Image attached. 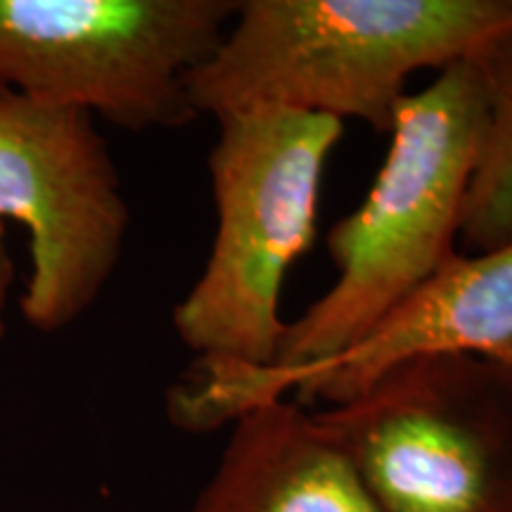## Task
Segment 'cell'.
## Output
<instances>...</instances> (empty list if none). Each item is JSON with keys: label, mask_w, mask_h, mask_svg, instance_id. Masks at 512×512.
<instances>
[{"label": "cell", "mask_w": 512, "mask_h": 512, "mask_svg": "<svg viewBox=\"0 0 512 512\" xmlns=\"http://www.w3.org/2000/svg\"><path fill=\"white\" fill-rule=\"evenodd\" d=\"M508 31L512 0H240L185 86L197 117L306 112L389 131L413 74L477 60Z\"/></svg>", "instance_id": "cell-1"}, {"label": "cell", "mask_w": 512, "mask_h": 512, "mask_svg": "<svg viewBox=\"0 0 512 512\" xmlns=\"http://www.w3.org/2000/svg\"><path fill=\"white\" fill-rule=\"evenodd\" d=\"M484 126L477 60L448 64L430 86L399 102L373 188L328 235L337 280L287 323L268 370L309 368L349 349L458 254Z\"/></svg>", "instance_id": "cell-2"}, {"label": "cell", "mask_w": 512, "mask_h": 512, "mask_svg": "<svg viewBox=\"0 0 512 512\" xmlns=\"http://www.w3.org/2000/svg\"><path fill=\"white\" fill-rule=\"evenodd\" d=\"M219 121L209 152L216 230L207 264L174 306L195 354L190 373L223 377L273 368L287 323L280 297L316 238L318 197L342 121L306 112H252Z\"/></svg>", "instance_id": "cell-3"}, {"label": "cell", "mask_w": 512, "mask_h": 512, "mask_svg": "<svg viewBox=\"0 0 512 512\" xmlns=\"http://www.w3.org/2000/svg\"><path fill=\"white\" fill-rule=\"evenodd\" d=\"M240 0H0V91L124 131L197 119L188 76Z\"/></svg>", "instance_id": "cell-4"}, {"label": "cell", "mask_w": 512, "mask_h": 512, "mask_svg": "<svg viewBox=\"0 0 512 512\" xmlns=\"http://www.w3.org/2000/svg\"><path fill=\"white\" fill-rule=\"evenodd\" d=\"M316 420L382 512H512V373L498 363L411 358Z\"/></svg>", "instance_id": "cell-5"}, {"label": "cell", "mask_w": 512, "mask_h": 512, "mask_svg": "<svg viewBox=\"0 0 512 512\" xmlns=\"http://www.w3.org/2000/svg\"><path fill=\"white\" fill-rule=\"evenodd\" d=\"M29 235L19 311L60 332L98 302L117 271L131 211L91 114L0 91V223Z\"/></svg>", "instance_id": "cell-6"}, {"label": "cell", "mask_w": 512, "mask_h": 512, "mask_svg": "<svg viewBox=\"0 0 512 512\" xmlns=\"http://www.w3.org/2000/svg\"><path fill=\"white\" fill-rule=\"evenodd\" d=\"M432 354L486 358L512 373V242L491 252L456 254L366 337L316 366L223 377L188 373L169 389L166 413L178 430L209 432L290 392L297 403L318 399L339 406L384 370Z\"/></svg>", "instance_id": "cell-7"}, {"label": "cell", "mask_w": 512, "mask_h": 512, "mask_svg": "<svg viewBox=\"0 0 512 512\" xmlns=\"http://www.w3.org/2000/svg\"><path fill=\"white\" fill-rule=\"evenodd\" d=\"M188 512H382L302 403L275 399L230 422L214 475Z\"/></svg>", "instance_id": "cell-8"}, {"label": "cell", "mask_w": 512, "mask_h": 512, "mask_svg": "<svg viewBox=\"0 0 512 512\" xmlns=\"http://www.w3.org/2000/svg\"><path fill=\"white\" fill-rule=\"evenodd\" d=\"M477 64L486 126L460 226V240L475 254L512 242V31L491 43Z\"/></svg>", "instance_id": "cell-9"}, {"label": "cell", "mask_w": 512, "mask_h": 512, "mask_svg": "<svg viewBox=\"0 0 512 512\" xmlns=\"http://www.w3.org/2000/svg\"><path fill=\"white\" fill-rule=\"evenodd\" d=\"M17 283L15 261L8 247V230L0 223V342L8 335V304Z\"/></svg>", "instance_id": "cell-10"}]
</instances>
